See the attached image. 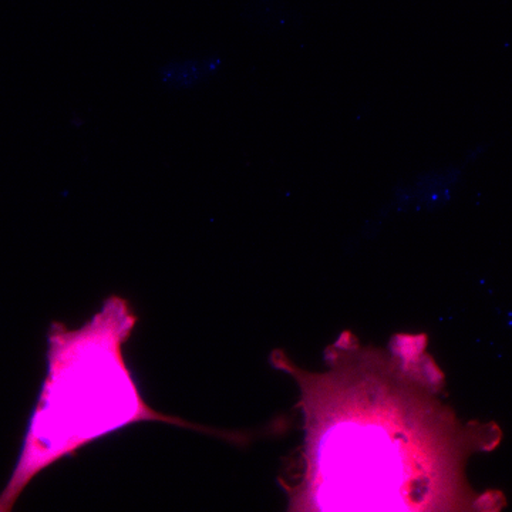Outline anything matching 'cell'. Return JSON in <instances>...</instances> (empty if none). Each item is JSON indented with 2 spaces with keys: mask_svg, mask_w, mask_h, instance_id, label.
<instances>
[{
  "mask_svg": "<svg viewBox=\"0 0 512 512\" xmlns=\"http://www.w3.org/2000/svg\"><path fill=\"white\" fill-rule=\"evenodd\" d=\"M137 320L127 299L111 295L82 328L53 323L47 375L18 461L0 493V512L12 511L46 468L131 424L164 421L201 430L144 402L123 353Z\"/></svg>",
  "mask_w": 512,
  "mask_h": 512,
  "instance_id": "obj_1",
  "label": "cell"
},
{
  "mask_svg": "<svg viewBox=\"0 0 512 512\" xmlns=\"http://www.w3.org/2000/svg\"><path fill=\"white\" fill-rule=\"evenodd\" d=\"M424 345H426L424 336H396L392 342V350L394 355L409 362V360H417L424 350Z\"/></svg>",
  "mask_w": 512,
  "mask_h": 512,
  "instance_id": "obj_2",
  "label": "cell"
},
{
  "mask_svg": "<svg viewBox=\"0 0 512 512\" xmlns=\"http://www.w3.org/2000/svg\"><path fill=\"white\" fill-rule=\"evenodd\" d=\"M421 375L426 377V382L430 384V386L439 387L443 384V373L437 369L436 365H434L431 360H429V365H424L420 369Z\"/></svg>",
  "mask_w": 512,
  "mask_h": 512,
  "instance_id": "obj_3",
  "label": "cell"
}]
</instances>
